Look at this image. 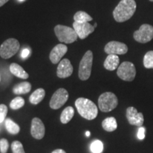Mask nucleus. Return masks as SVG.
<instances>
[{"label":"nucleus","instance_id":"nucleus-27","mask_svg":"<svg viewBox=\"0 0 153 153\" xmlns=\"http://www.w3.org/2000/svg\"><path fill=\"white\" fill-rule=\"evenodd\" d=\"M11 150L13 153H25L22 143L18 140H15L11 143Z\"/></svg>","mask_w":153,"mask_h":153},{"label":"nucleus","instance_id":"nucleus-3","mask_svg":"<svg viewBox=\"0 0 153 153\" xmlns=\"http://www.w3.org/2000/svg\"><path fill=\"white\" fill-rule=\"evenodd\" d=\"M54 31L58 41L61 43H72L76 41L78 37L73 28L63 25H57L54 28Z\"/></svg>","mask_w":153,"mask_h":153},{"label":"nucleus","instance_id":"nucleus-35","mask_svg":"<svg viewBox=\"0 0 153 153\" xmlns=\"http://www.w3.org/2000/svg\"><path fill=\"white\" fill-rule=\"evenodd\" d=\"M97 23H95L94 25V27L96 28V27H97Z\"/></svg>","mask_w":153,"mask_h":153},{"label":"nucleus","instance_id":"nucleus-10","mask_svg":"<svg viewBox=\"0 0 153 153\" xmlns=\"http://www.w3.org/2000/svg\"><path fill=\"white\" fill-rule=\"evenodd\" d=\"M128 46L118 41H111L105 45L104 51L108 55H124L128 52Z\"/></svg>","mask_w":153,"mask_h":153},{"label":"nucleus","instance_id":"nucleus-11","mask_svg":"<svg viewBox=\"0 0 153 153\" xmlns=\"http://www.w3.org/2000/svg\"><path fill=\"white\" fill-rule=\"evenodd\" d=\"M73 28L77 34L78 37L82 40L85 39L95 30L94 26L91 25L89 22L78 23L74 22L73 23Z\"/></svg>","mask_w":153,"mask_h":153},{"label":"nucleus","instance_id":"nucleus-34","mask_svg":"<svg viewBox=\"0 0 153 153\" xmlns=\"http://www.w3.org/2000/svg\"><path fill=\"white\" fill-rule=\"evenodd\" d=\"M86 136H87V137H89V136H90V132H89V131H87V132H86Z\"/></svg>","mask_w":153,"mask_h":153},{"label":"nucleus","instance_id":"nucleus-21","mask_svg":"<svg viewBox=\"0 0 153 153\" xmlns=\"http://www.w3.org/2000/svg\"><path fill=\"white\" fill-rule=\"evenodd\" d=\"M74 111L72 106H68L62 111L60 116V121L63 124L69 123L74 116Z\"/></svg>","mask_w":153,"mask_h":153},{"label":"nucleus","instance_id":"nucleus-9","mask_svg":"<svg viewBox=\"0 0 153 153\" xmlns=\"http://www.w3.org/2000/svg\"><path fill=\"white\" fill-rule=\"evenodd\" d=\"M69 97L68 91L65 89L60 88L53 94L50 101V107L53 109H58L66 103Z\"/></svg>","mask_w":153,"mask_h":153},{"label":"nucleus","instance_id":"nucleus-24","mask_svg":"<svg viewBox=\"0 0 153 153\" xmlns=\"http://www.w3.org/2000/svg\"><path fill=\"white\" fill-rule=\"evenodd\" d=\"M24 104H25L24 99L21 97H17L11 101L9 106H10V108L11 109L16 110L24 106Z\"/></svg>","mask_w":153,"mask_h":153},{"label":"nucleus","instance_id":"nucleus-16","mask_svg":"<svg viewBox=\"0 0 153 153\" xmlns=\"http://www.w3.org/2000/svg\"><path fill=\"white\" fill-rule=\"evenodd\" d=\"M119 57L117 55H108L104 62V68L107 70L113 71L115 70L118 67L119 65Z\"/></svg>","mask_w":153,"mask_h":153},{"label":"nucleus","instance_id":"nucleus-38","mask_svg":"<svg viewBox=\"0 0 153 153\" xmlns=\"http://www.w3.org/2000/svg\"><path fill=\"white\" fill-rule=\"evenodd\" d=\"M150 1H153V0H150Z\"/></svg>","mask_w":153,"mask_h":153},{"label":"nucleus","instance_id":"nucleus-8","mask_svg":"<svg viewBox=\"0 0 153 153\" xmlns=\"http://www.w3.org/2000/svg\"><path fill=\"white\" fill-rule=\"evenodd\" d=\"M134 39L141 43H146L153 38V26L143 24L133 34Z\"/></svg>","mask_w":153,"mask_h":153},{"label":"nucleus","instance_id":"nucleus-22","mask_svg":"<svg viewBox=\"0 0 153 153\" xmlns=\"http://www.w3.org/2000/svg\"><path fill=\"white\" fill-rule=\"evenodd\" d=\"M5 126L7 131L12 135H16L20 131V127L18 124L13 121L11 118H7L5 120Z\"/></svg>","mask_w":153,"mask_h":153},{"label":"nucleus","instance_id":"nucleus-1","mask_svg":"<svg viewBox=\"0 0 153 153\" xmlns=\"http://www.w3.org/2000/svg\"><path fill=\"white\" fill-rule=\"evenodd\" d=\"M136 3L134 0H121L113 11L114 18L117 22L128 21L135 14Z\"/></svg>","mask_w":153,"mask_h":153},{"label":"nucleus","instance_id":"nucleus-26","mask_svg":"<svg viewBox=\"0 0 153 153\" xmlns=\"http://www.w3.org/2000/svg\"><path fill=\"white\" fill-rule=\"evenodd\" d=\"M104 150V145L101 141L96 140L90 145V150L92 153H101Z\"/></svg>","mask_w":153,"mask_h":153},{"label":"nucleus","instance_id":"nucleus-5","mask_svg":"<svg viewBox=\"0 0 153 153\" xmlns=\"http://www.w3.org/2000/svg\"><path fill=\"white\" fill-rule=\"evenodd\" d=\"M118 98L114 93L105 92L98 99L99 108L103 112L111 111L118 106Z\"/></svg>","mask_w":153,"mask_h":153},{"label":"nucleus","instance_id":"nucleus-32","mask_svg":"<svg viewBox=\"0 0 153 153\" xmlns=\"http://www.w3.org/2000/svg\"><path fill=\"white\" fill-rule=\"evenodd\" d=\"M52 153H66V152L65 151L62 150V149H57V150L53 151Z\"/></svg>","mask_w":153,"mask_h":153},{"label":"nucleus","instance_id":"nucleus-37","mask_svg":"<svg viewBox=\"0 0 153 153\" xmlns=\"http://www.w3.org/2000/svg\"><path fill=\"white\" fill-rule=\"evenodd\" d=\"M0 82H1V74H0Z\"/></svg>","mask_w":153,"mask_h":153},{"label":"nucleus","instance_id":"nucleus-7","mask_svg":"<svg viewBox=\"0 0 153 153\" xmlns=\"http://www.w3.org/2000/svg\"><path fill=\"white\" fill-rule=\"evenodd\" d=\"M117 75L121 79L126 82H131L135 79L136 75L135 67L131 62H122L118 68Z\"/></svg>","mask_w":153,"mask_h":153},{"label":"nucleus","instance_id":"nucleus-15","mask_svg":"<svg viewBox=\"0 0 153 153\" xmlns=\"http://www.w3.org/2000/svg\"><path fill=\"white\" fill-rule=\"evenodd\" d=\"M30 134L37 140L42 139L45 135V126L40 118H34L32 120Z\"/></svg>","mask_w":153,"mask_h":153},{"label":"nucleus","instance_id":"nucleus-23","mask_svg":"<svg viewBox=\"0 0 153 153\" xmlns=\"http://www.w3.org/2000/svg\"><path fill=\"white\" fill-rule=\"evenodd\" d=\"M92 17L83 11H79L74 15V21L78 23H86L92 21Z\"/></svg>","mask_w":153,"mask_h":153},{"label":"nucleus","instance_id":"nucleus-6","mask_svg":"<svg viewBox=\"0 0 153 153\" xmlns=\"http://www.w3.org/2000/svg\"><path fill=\"white\" fill-rule=\"evenodd\" d=\"M20 43L15 38L6 40L0 46V56L3 59H9L13 57L19 51Z\"/></svg>","mask_w":153,"mask_h":153},{"label":"nucleus","instance_id":"nucleus-20","mask_svg":"<svg viewBox=\"0 0 153 153\" xmlns=\"http://www.w3.org/2000/svg\"><path fill=\"white\" fill-rule=\"evenodd\" d=\"M102 127L106 131L113 132L116 131L118 125L116 118L114 117H108L103 120Z\"/></svg>","mask_w":153,"mask_h":153},{"label":"nucleus","instance_id":"nucleus-31","mask_svg":"<svg viewBox=\"0 0 153 153\" xmlns=\"http://www.w3.org/2000/svg\"><path fill=\"white\" fill-rule=\"evenodd\" d=\"M30 55V51L29 49L28 48H24L23 49L22 51V53H21V57H22L23 59H26V57H28Z\"/></svg>","mask_w":153,"mask_h":153},{"label":"nucleus","instance_id":"nucleus-28","mask_svg":"<svg viewBox=\"0 0 153 153\" xmlns=\"http://www.w3.org/2000/svg\"><path fill=\"white\" fill-rule=\"evenodd\" d=\"M8 112V108L4 104H0V123L5 120Z\"/></svg>","mask_w":153,"mask_h":153},{"label":"nucleus","instance_id":"nucleus-19","mask_svg":"<svg viewBox=\"0 0 153 153\" xmlns=\"http://www.w3.org/2000/svg\"><path fill=\"white\" fill-rule=\"evenodd\" d=\"M45 95V91L42 88L36 89L29 97V101L32 104L36 105L43 101Z\"/></svg>","mask_w":153,"mask_h":153},{"label":"nucleus","instance_id":"nucleus-36","mask_svg":"<svg viewBox=\"0 0 153 153\" xmlns=\"http://www.w3.org/2000/svg\"><path fill=\"white\" fill-rule=\"evenodd\" d=\"M24 0H19V1H24Z\"/></svg>","mask_w":153,"mask_h":153},{"label":"nucleus","instance_id":"nucleus-13","mask_svg":"<svg viewBox=\"0 0 153 153\" xmlns=\"http://www.w3.org/2000/svg\"><path fill=\"white\" fill-rule=\"evenodd\" d=\"M73 72V67L68 59H63L59 62L57 69V76L61 79L69 77Z\"/></svg>","mask_w":153,"mask_h":153},{"label":"nucleus","instance_id":"nucleus-12","mask_svg":"<svg viewBox=\"0 0 153 153\" xmlns=\"http://www.w3.org/2000/svg\"><path fill=\"white\" fill-rule=\"evenodd\" d=\"M126 118L131 125L142 126L144 123V117L142 113H138L137 109L133 106L128 107L126 109Z\"/></svg>","mask_w":153,"mask_h":153},{"label":"nucleus","instance_id":"nucleus-29","mask_svg":"<svg viewBox=\"0 0 153 153\" xmlns=\"http://www.w3.org/2000/svg\"><path fill=\"white\" fill-rule=\"evenodd\" d=\"M9 149V142L7 139L0 140V152L1 153H7Z\"/></svg>","mask_w":153,"mask_h":153},{"label":"nucleus","instance_id":"nucleus-33","mask_svg":"<svg viewBox=\"0 0 153 153\" xmlns=\"http://www.w3.org/2000/svg\"><path fill=\"white\" fill-rule=\"evenodd\" d=\"M9 0H0V7H2L3 5H4L7 1H9Z\"/></svg>","mask_w":153,"mask_h":153},{"label":"nucleus","instance_id":"nucleus-14","mask_svg":"<svg viewBox=\"0 0 153 153\" xmlns=\"http://www.w3.org/2000/svg\"><path fill=\"white\" fill-rule=\"evenodd\" d=\"M68 52V46L65 44H57L53 48L50 53L49 58L53 64H57L60 62L62 57Z\"/></svg>","mask_w":153,"mask_h":153},{"label":"nucleus","instance_id":"nucleus-2","mask_svg":"<svg viewBox=\"0 0 153 153\" xmlns=\"http://www.w3.org/2000/svg\"><path fill=\"white\" fill-rule=\"evenodd\" d=\"M75 106L82 117L87 120H93L98 115V108L93 101L86 98H78L75 101Z\"/></svg>","mask_w":153,"mask_h":153},{"label":"nucleus","instance_id":"nucleus-17","mask_svg":"<svg viewBox=\"0 0 153 153\" xmlns=\"http://www.w3.org/2000/svg\"><path fill=\"white\" fill-rule=\"evenodd\" d=\"M9 70L13 75L21 78V79H26L28 78V74L24 70V68L16 63H11L9 66Z\"/></svg>","mask_w":153,"mask_h":153},{"label":"nucleus","instance_id":"nucleus-25","mask_svg":"<svg viewBox=\"0 0 153 153\" xmlns=\"http://www.w3.org/2000/svg\"><path fill=\"white\" fill-rule=\"evenodd\" d=\"M143 65L147 69H153V51H149L145 55L143 58Z\"/></svg>","mask_w":153,"mask_h":153},{"label":"nucleus","instance_id":"nucleus-4","mask_svg":"<svg viewBox=\"0 0 153 153\" xmlns=\"http://www.w3.org/2000/svg\"><path fill=\"white\" fill-rule=\"evenodd\" d=\"M93 63V53L87 51L80 61L79 66V77L82 81H86L90 77Z\"/></svg>","mask_w":153,"mask_h":153},{"label":"nucleus","instance_id":"nucleus-18","mask_svg":"<svg viewBox=\"0 0 153 153\" xmlns=\"http://www.w3.org/2000/svg\"><path fill=\"white\" fill-rule=\"evenodd\" d=\"M31 89V85L28 82H23L15 85L13 88V92L15 94H25L29 92Z\"/></svg>","mask_w":153,"mask_h":153},{"label":"nucleus","instance_id":"nucleus-30","mask_svg":"<svg viewBox=\"0 0 153 153\" xmlns=\"http://www.w3.org/2000/svg\"><path fill=\"white\" fill-rule=\"evenodd\" d=\"M137 138L140 140H144V138L145 137V128L143 127V126H140L139 128L138 131H137Z\"/></svg>","mask_w":153,"mask_h":153}]
</instances>
